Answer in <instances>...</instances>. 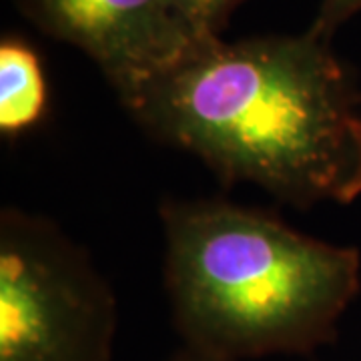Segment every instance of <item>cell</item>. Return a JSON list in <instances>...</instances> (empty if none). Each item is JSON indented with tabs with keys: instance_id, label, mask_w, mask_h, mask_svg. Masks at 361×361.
<instances>
[{
	"instance_id": "cell-1",
	"label": "cell",
	"mask_w": 361,
	"mask_h": 361,
	"mask_svg": "<svg viewBox=\"0 0 361 361\" xmlns=\"http://www.w3.org/2000/svg\"><path fill=\"white\" fill-rule=\"evenodd\" d=\"M123 106L225 183L301 209L361 195V89L311 30L205 40Z\"/></svg>"
},
{
	"instance_id": "cell-2",
	"label": "cell",
	"mask_w": 361,
	"mask_h": 361,
	"mask_svg": "<svg viewBox=\"0 0 361 361\" xmlns=\"http://www.w3.org/2000/svg\"><path fill=\"white\" fill-rule=\"evenodd\" d=\"M165 289L187 348L239 361L311 351L361 289V253L221 199L161 209Z\"/></svg>"
},
{
	"instance_id": "cell-3",
	"label": "cell",
	"mask_w": 361,
	"mask_h": 361,
	"mask_svg": "<svg viewBox=\"0 0 361 361\" xmlns=\"http://www.w3.org/2000/svg\"><path fill=\"white\" fill-rule=\"evenodd\" d=\"M116 299L90 255L56 223L0 215V361H111Z\"/></svg>"
},
{
	"instance_id": "cell-4",
	"label": "cell",
	"mask_w": 361,
	"mask_h": 361,
	"mask_svg": "<svg viewBox=\"0 0 361 361\" xmlns=\"http://www.w3.org/2000/svg\"><path fill=\"white\" fill-rule=\"evenodd\" d=\"M14 2L44 35L85 52L123 104L205 42L195 37L175 0Z\"/></svg>"
},
{
	"instance_id": "cell-5",
	"label": "cell",
	"mask_w": 361,
	"mask_h": 361,
	"mask_svg": "<svg viewBox=\"0 0 361 361\" xmlns=\"http://www.w3.org/2000/svg\"><path fill=\"white\" fill-rule=\"evenodd\" d=\"M49 90L39 54L16 37L0 42V133L8 139L37 127L47 113Z\"/></svg>"
},
{
	"instance_id": "cell-6",
	"label": "cell",
	"mask_w": 361,
	"mask_h": 361,
	"mask_svg": "<svg viewBox=\"0 0 361 361\" xmlns=\"http://www.w3.org/2000/svg\"><path fill=\"white\" fill-rule=\"evenodd\" d=\"M245 0H175L180 16L199 40L221 39L235 8Z\"/></svg>"
},
{
	"instance_id": "cell-7",
	"label": "cell",
	"mask_w": 361,
	"mask_h": 361,
	"mask_svg": "<svg viewBox=\"0 0 361 361\" xmlns=\"http://www.w3.org/2000/svg\"><path fill=\"white\" fill-rule=\"evenodd\" d=\"M357 13H361V0H322L310 30L322 39L331 40L337 28Z\"/></svg>"
},
{
	"instance_id": "cell-8",
	"label": "cell",
	"mask_w": 361,
	"mask_h": 361,
	"mask_svg": "<svg viewBox=\"0 0 361 361\" xmlns=\"http://www.w3.org/2000/svg\"><path fill=\"white\" fill-rule=\"evenodd\" d=\"M169 361H229V360H221V357L209 355V353H203V351H197V349L193 348H185L180 353L173 355Z\"/></svg>"
}]
</instances>
